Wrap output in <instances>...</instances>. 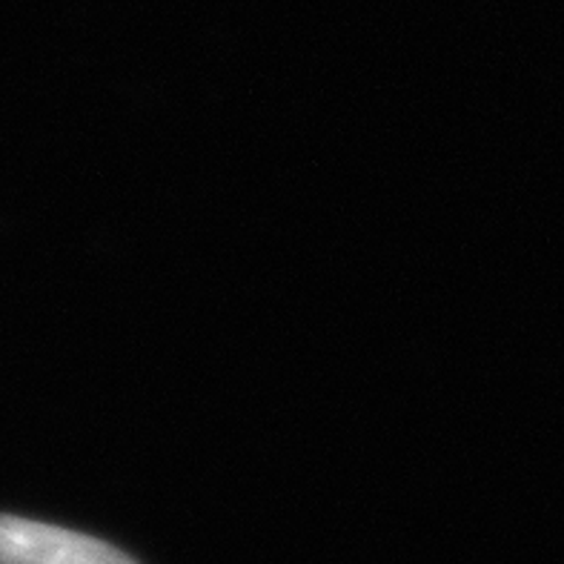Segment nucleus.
I'll return each mask as SVG.
<instances>
[{
    "label": "nucleus",
    "instance_id": "f257e3e1",
    "mask_svg": "<svg viewBox=\"0 0 564 564\" xmlns=\"http://www.w3.org/2000/svg\"><path fill=\"white\" fill-rule=\"evenodd\" d=\"M0 564H138L112 544L21 516H0Z\"/></svg>",
    "mask_w": 564,
    "mask_h": 564
}]
</instances>
